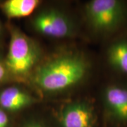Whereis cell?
Masks as SVG:
<instances>
[{
	"instance_id": "1",
	"label": "cell",
	"mask_w": 127,
	"mask_h": 127,
	"mask_svg": "<svg viewBox=\"0 0 127 127\" xmlns=\"http://www.w3.org/2000/svg\"><path fill=\"white\" fill-rule=\"evenodd\" d=\"M88 64L82 56L67 54L59 56L37 68L32 80L41 90L55 93L78 84L86 76Z\"/></svg>"
},
{
	"instance_id": "2",
	"label": "cell",
	"mask_w": 127,
	"mask_h": 127,
	"mask_svg": "<svg viewBox=\"0 0 127 127\" xmlns=\"http://www.w3.org/2000/svg\"><path fill=\"white\" fill-rule=\"evenodd\" d=\"M40 55L35 41L18 28H11L9 50L4 61L12 80H25L35 67Z\"/></svg>"
},
{
	"instance_id": "3",
	"label": "cell",
	"mask_w": 127,
	"mask_h": 127,
	"mask_svg": "<svg viewBox=\"0 0 127 127\" xmlns=\"http://www.w3.org/2000/svg\"><path fill=\"white\" fill-rule=\"evenodd\" d=\"M87 19L95 32L107 35L116 31L127 16L125 4L119 0H93L86 6Z\"/></svg>"
},
{
	"instance_id": "4",
	"label": "cell",
	"mask_w": 127,
	"mask_h": 127,
	"mask_svg": "<svg viewBox=\"0 0 127 127\" xmlns=\"http://www.w3.org/2000/svg\"><path fill=\"white\" fill-rule=\"evenodd\" d=\"M32 27L43 35L54 38H65L74 34V26L70 19L56 9L42 11L33 18Z\"/></svg>"
},
{
	"instance_id": "5",
	"label": "cell",
	"mask_w": 127,
	"mask_h": 127,
	"mask_svg": "<svg viewBox=\"0 0 127 127\" xmlns=\"http://www.w3.org/2000/svg\"><path fill=\"white\" fill-rule=\"evenodd\" d=\"M93 107L86 102H75L65 106L60 114L62 127H94Z\"/></svg>"
},
{
	"instance_id": "6",
	"label": "cell",
	"mask_w": 127,
	"mask_h": 127,
	"mask_svg": "<svg viewBox=\"0 0 127 127\" xmlns=\"http://www.w3.org/2000/svg\"><path fill=\"white\" fill-rule=\"evenodd\" d=\"M103 100L109 114L116 121L127 122V87L110 85L104 89Z\"/></svg>"
},
{
	"instance_id": "7",
	"label": "cell",
	"mask_w": 127,
	"mask_h": 127,
	"mask_svg": "<svg viewBox=\"0 0 127 127\" xmlns=\"http://www.w3.org/2000/svg\"><path fill=\"white\" fill-rule=\"evenodd\" d=\"M36 102L28 92L16 86H10L0 91V108L8 112H17Z\"/></svg>"
},
{
	"instance_id": "8",
	"label": "cell",
	"mask_w": 127,
	"mask_h": 127,
	"mask_svg": "<svg viewBox=\"0 0 127 127\" xmlns=\"http://www.w3.org/2000/svg\"><path fill=\"white\" fill-rule=\"evenodd\" d=\"M107 61L116 71L127 76V40L121 39L114 42L107 52Z\"/></svg>"
},
{
	"instance_id": "9",
	"label": "cell",
	"mask_w": 127,
	"mask_h": 127,
	"mask_svg": "<svg viewBox=\"0 0 127 127\" xmlns=\"http://www.w3.org/2000/svg\"><path fill=\"white\" fill-rule=\"evenodd\" d=\"M39 4L38 0H7L1 7L8 18H18L30 16Z\"/></svg>"
},
{
	"instance_id": "10",
	"label": "cell",
	"mask_w": 127,
	"mask_h": 127,
	"mask_svg": "<svg viewBox=\"0 0 127 127\" xmlns=\"http://www.w3.org/2000/svg\"><path fill=\"white\" fill-rule=\"evenodd\" d=\"M12 80L6 68L4 59L0 57V86Z\"/></svg>"
},
{
	"instance_id": "11",
	"label": "cell",
	"mask_w": 127,
	"mask_h": 127,
	"mask_svg": "<svg viewBox=\"0 0 127 127\" xmlns=\"http://www.w3.org/2000/svg\"><path fill=\"white\" fill-rule=\"evenodd\" d=\"M9 122L8 113L0 108V127H8Z\"/></svg>"
},
{
	"instance_id": "12",
	"label": "cell",
	"mask_w": 127,
	"mask_h": 127,
	"mask_svg": "<svg viewBox=\"0 0 127 127\" xmlns=\"http://www.w3.org/2000/svg\"><path fill=\"white\" fill-rule=\"evenodd\" d=\"M22 127H44L42 124L37 122V121L34 120H30L27 121L23 124Z\"/></svg>"
},
{
	"instance_id": "13",
	"label": "cell",
	"mask_w": 127,
	"mask_h": 127,
	"mask_svg": "<svg viewBox=\"0 0 127 127\" xmlns=\"http://www.w3.org/2000/svg\"><path fill=\"white\" fill-rule=\"evenodd\" d=\"M1 32V21H0V34Z\"/></svg>"
}]
</instances>
